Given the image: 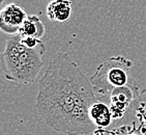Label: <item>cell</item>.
<instances>
[{
    "mask_svg": "<svg viewBox=\"0 0 146 135\" xmlns=\"http://www.w3.org/2000/svg\"><path fill=\"white\" fill-rule=\"evenodd\" d=\"M133 67L134 62L121 55L110 57L100 63L96 73L90 78L98 100L109 99L112 90L117 87L134 84L135 82L129 76Z\"/></svg>",
    "mask_w": 146,
    "mask_h": 135,
    "instance_id": "3957f363",
    "label": "cell"
},
{
    "mask_svg": "<svg viewBox=\"0 0 146 135\" xmlns=\"http://www.w3.org/2000/svg\"><path fill=\"white\" fill-rule=\"evenodd\" d=\"M45 33V24L37 15H28L19 32L21 37H31L39 39L44 37Z\"/></svg>",
    "mask_w": 146,
    "mask_h": 135,
    "instance_id": "ba28073f",
    "label": "cell"
},
{
    "mask_svg": "<svg viewBox=\"0 0 146 135\" xmlns=\"http://www.w3.org/2000/svg\"><path fill=\"white\" fill-rule=\"evenodd\" d=\"M21 41L28 48H37V47H39L40 45L44 44L42 39L31 37H21Z\"/></svg>",
    "mask_w": 146,
    "mask_h": 135,
    "instance_id": "8fae6325",
    "label": "cell"
},
{
    "mask_svg": "<svg viewBox=\"0 0 146 135\" xmlns=\"http://www.w3.org/2000/svg\"><path fill=\"white\" fill-rule=\"evenodd\" d=\"M28 15L19 3L7 4L0 11V28L3 33L14 35L20 32Z\"/></svg>",
    "mask_w": 146,
    "mask_h": 135,
    "instance_id": "5b68a950",
    "label": "cell"
},
{
    "mask_svg": "<svg viewBox=\"0 0 146 135\" xmlns=\"http://www.w3.org/2000/svg\"><path fill=\"white\" fill-rule=\"evenodd\" d=\"M72 16L70 0H52L47 5V17L53 22H65Z\"/></svg>",
    "mask_w": 146,
    "mask_h": 135,
    "instance_id": "52a82bcc",
    "label": "cell"
},
{
    "mask_svg": "<svg viewBox=\"0 0 146 135\" xmlns=\"http://www.w3.org/2000/svg\"><path fill=\"white\" fill-rule=\"evenodd\" d=\"M111 135H146V129L141 124L137 125L133 122L131 126H121L113 131H109Z\"/></svg>",
    "mask_w": 146,
    "mask_h": 135,
    "instance_id": "30bf717a",
    "label": "cell"
},
{
    "mask_svg": "<svg viewBox=\"0 0 146 135\" xmlns=\"http://www.w3.org/2000/svg\"><path fill=\"white\" fill-rule=\"evenodd\" d=\"M129 110L146 129V90H143L139 94Z\"/></svg>",
    "mask_w": 146,
    "mask_h": 135,
    "instance_id": "9c48e42d",
    "label": "cell"
},
{
    "mask_svg": "<svg viewBox=\"0 0 146 135\" xmlns=\"http://www.w3.org/2000/svg\"><path fill=\"white\" fill-rule=\"evenodd\" d=\"M98 100L90 79L68 52H61L39 81L36 109L54 131L87 135L96 127L89 109Z\"/></svg>",
    "mask_w": 146,
    "mask_h": 135,
    "instance_id": "6da1fadb",
    "label": "cell"
},
{
    "mask_svg": "<svg viewBox=\"0 0 146 135\" xmlns=\"http://www.w3.org/2000/svg\"><path fill=\"white\" fill-rule=\"evenodd\" d=\"M0 2H1V9H2V7H4L7 4H11V3L15 2V0H1Z\"/></svg>",
    "mask_w": 146,
    "mask_h": 135,
    "instance_id": "7c38bea8",
    "label": "cell"
},
{
    "mask_svg": "<svg viewBox=\"0 0 146 135\" xmlns=\"http://www.w3.org/2000/svg\"><path fill=\"white\" fill-rule=\"evenodd\" d=\"M141 92L136 83L127 86L117 87L110 95V109L114 121H119L124 118V114L129 109L133 102Z\"/></svg>",
    "mask_w": 146,
    "mask_h": 135,
    "instance_id": "277c9868",
    "label": "cell"
},
{
    "mask_svg": "<svg viewBox=\"0 0 146 135\" xmlns=\"http://www.w3.org/2000/svg\"><path fill=\"white\" fill-rule=\"evenodd\" d=\"M45 51V44L37 48H28L22 43L19 33L9 35L2 54L5 79L20 84L33 83L44 67Z\"/></svg>",
    "mask_w": 146,
    "mask_h": 135,
    "instance_id": "7a4b0ae2",
    "label": "cell"
},
{
    "mask_svg": "<svg viewBox=\"0 0 146 135\" xmlns=\"http://www.w3.org/2000/svg\"><path fill=\"white\" fill-rule=\"evenodd\" d=\"M89 116L93 124L98 127V129H106L114 122L110 105L101 100H98L90 107Z\"/></svg>",
    "mask_w": 146,
    "mask_h": 135,
    "instance_id": "8992f818",
    "label": "cell"
}]
</instances>
